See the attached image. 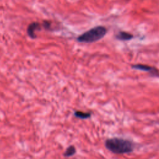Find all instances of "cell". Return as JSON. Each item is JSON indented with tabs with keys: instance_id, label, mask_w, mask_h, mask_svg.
I'll return each instance as SVG.
<instances>
[{
	"instance_id": "6da1fadb",
	"label": "cell",
	"mask_w": 159,
	"mask_h": 159,
	"mask_svg": "<svg viewBox=\"0 0 159 159\" xmlns=\"http://www.w3.org/2000/svg\"><path fill=\"white\" fill-rule=\"evenodd\" d=\"M104 145L108 150L115 154L129 153L134 150V144L132 142L122 138L108 139L105 141Z\"/></svg>"
},
{
	"instance_id": "7a4b0ae2",
	"label": "cell",
	"mask_w": 159,
	"mask_h": 159,
	"mask_svg": "<svg viewBox=\"0 0 159 159\" xmlns=\"http://www.w3.org/2000/svg\"><path fill=\"white\" fill-rule=\"evenodd\" d=\"M107 33V29L105 27L99 25L94 27L89 30L80 35L77 40L82 43H92L102 39Z\"/></svg>"
},
{
	"instance_id": "3957f363",
	"label": "cell",
	"mask_w": 159,
	"mask_h": 159,
	"mask_svg": "<svg viewBox=\"0 0 159 159\" xmlns=\"http://www.w3.org/2000/svg\"><path fill=\"white\" fill-rule=\"evenodd\" d=\"M131 67H132V68L135 69V70L149 72L153 76H158L159 75L158 70L153 66H148L147 65H143V64H135V65H132L131 66Z\"/></svg>"
},
{
	"instance_id": "277c9868",
	"label": "cell",
	"mask_w": 159,
	"mask_h": 159,
	"mask_svg": "<svg viewBox=\"0 0 159 159\" xmlns=\"http://www.w3.org/2000/svg\"><path fill=\"white\" fill-rule=\"evenodd\" d=\"M116 38L119 40L127 41L132 39L134 35L132 34L125 31H120L116 35Z\"/></svg>"
},
{
	"instance_id": "5b68a950",
	"label": "cell",
	"mask_w": 159,
	"mask_h": 159,
	"mask_svg": "<svg viewBox=\"0 0 159 159\" xmlns=\"http://www.w3.org/2000/svg\"><path fill=\"white\" fill-rule=\"evenodd\" d=\"M37 29H40V24L37 22H33L32 24H30L28 28H27V34L32 39L35 38V31Z\"/></svg>"
},
{
	"instance_id": "8992f818",
	"label": "cell",
	"mask_w": 159,
	"mask_h": 159,
	"mask_svg": "<svg viewBox=\"0 0 159 159\" xmlns=\"http://www.w3.org/2000/svg\"><path fill=\"white\" fill-rule=\"evenodd\" d=\"M74 116L78 119H86L91 117V114L90 112H84L80 111H76L74 112Z\"/></svg>"
},
{
	"instance_id": "52a82bcc",
	"label": "cell",
	"mask_w": 159,
	"mask_h": 159,
	"mask_svg": "<svg viewBox=\"0 0 159 159\" xmlns=\"http://www.w3.org/2000/svg\"><path fill=\"white\" fill-rule=\"evenodd\" d=\"M75 153H76L75 147L73 145H70L66 148V150L63 155L66 157H69L74 155Z\"/></svg>"
}]
</instances>
